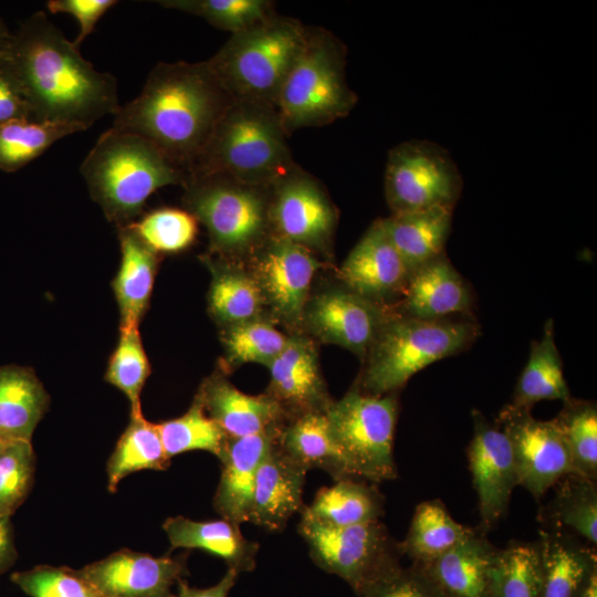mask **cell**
Here are the masks:
<instances>
[{
	"label": "cell",
	"instance_id": "6da1fadb",
	"mask_svg": "<svg viewBox=\"0 0 597 597\" xmlns=\"http://www.w3.org/2000/svg\"><path fill=\"white\" fill-rule=\"evenodd\" d=\"M0 54L21 82L31 121L86 130L122 106L116 78L85 60L43 11L21 22Z\"/></svg>",
	"mask_w": 597,
	"mask_h": 597
},
{
	"label": "cell",
	"instance_id": "7a4b0ae2",
	"mask_svg": "<svg viewBox=\"0 0 597 597\" xmlns=\"http://www.w3.org/2000/svg\"><path fill=\"white\" fill-rule=\"evenodd\" d=\"M231 102L207 62H160L112 127L150 140L187 175Z\"/></svg>",
	"mask_w": 597,
	"mask_h": 597
},
{
	"label": "cell",
	"instance_id": "3957f363",
	"mask_svg": "<svg viewBox=\"0 0 597 597\" xmlns=\"http://www.w3.org/2000/svg\"><path fill=\"white\" fill-rule=\"evenodd\" d=\"M80 171L92 199L119 228L134 222L159 188L184 186L188 177L150 140L113 127L98 137Z\"/></svg>",
	"mask_w": 597,
	"mask_h": 597
},
{
	"label": "cell",
	"instance_id": "277c9868",
	"mask_svg": "<svg viewBox=\"0 0 597 597\" xmlns=\"http://www.w3.org/2000/svg\"><path fill=\"white\" fill-rule=\"evenodd\" d=\"M274 106L231 100L188 175L219 174L271 187L295 166Z\"/></svg>",
	"mask_w": 597,
	"mask_h": 597
},
{
	"label": "cell",
	"instance_id": "5b68a950",
	"mask_svg": "<svg viewBox=\"0 0 597 597\" xmlns=\"http://www.w3.org/2000/svg\"><path fill=\"white\" fill-rule=\"evenodd\" d=\"M479 333V325L469 320L389 314L366 354L356 384L373 396L398 392L418 371L467 349Z\"/></svg>",
	"mask_w": 597,
	"mask_h": 597
},
{
	"label": "cell",
	"instance_id": "8992f818",
	"mask_svg": "<svg viewBox=\"0 0 597 597\" xmlns=\"http://www.w3.org/2000/svg\"><path fill=\"white\" fill-rule=\"evenodd\" d=\"M308 30L277 14L230 39L207 64L231 100L275 107L281 87L302 53Z\"/></svg>",
	"mask_w": 597,
	"mask_h": 597
},
{
	"label": "cell",
	"instance_id": "52a82bcc",
	"mask_svg": "<svg viewBox=\"0 0 597 597\" xmlns=\"http://www.w3.org/2000/svg\"><path fill=\"white\" fill-rule=\"evenodd\" d=\"M356 102L345 76L343 44L325 30L310 29L275 104L285 132L333 123L348 115Z\"/></svg>",
	"mask_w": 597,
	"mask_h": 597
},
{
	"label": "cell",
	"instance_id": "ba28073f",
	"mask_svg": "<svg viewBox=\"0 0 597 597\" xmlns=\"http://www.w3.org/2000/svg\"><path fill=\"white\" fill-rule=\"evenodd\" d=\"M184 188V202L206 227L213 251L226 255L254 252L270 237V187L219 174H191Z\"/></svg>",
	"mask_w": 597,
	"mask_h": 597
},
{
	"label": "cell",
	"instance_id": "9c48e42d",
	"mask_svg": "<svg viewBox=\"0 0 597 597\" xmlns=\"http://www.w3.org/2000/svg\"><path fill=\"white\" fill-rule=\"evenodd\" d=\"M398 407L397 392L373 396L355 383L327 408L332 437L353 478L376 484L398 476L394 458Z\"/></svg>",
	"mask_w": 597,
	"mask_h": 597
},
{
	"label": "cell",
	"instance_id": "30bf717a",
	"mask_svg": "<svg viewBox=\"0 0 597 597\" xmlns=\"http://www.w3.org/2000/svg\"><path fill=\"white\" fill-rule=\"evenodd\" d=\"M297 530L313 562L344 579L359 597L401 567L400 542L380 520L331 526L302 516Z\"/></svg>",
	"mask_w": 597,
	"mask_h": 597
},
{
	"label": "cell",
	"instance_id": "8fae6325",
	"mask_svg": "<svg viewBox=\"0 0 597 597\" xmlns=\"http://www.w3.org/2000/svg\"><path fill=\"white\" fill-rule=\"evenodd\" d=\"M462 189L461 174L442 146L421 139L404 142L388 154L385 195L391 213L453 209Z\"/></svg>",
	"mask_w": 597,
	"mask_h": 597
},
{
	"label": "cell",
	"instance_id": "7c38bea8",
	"mask_svg": "<svg viewBox=\"0 0 597 597\" xmlns=\"http://www.w3.org/2000/svg\"><path fill=\"white\" fill-rule=\"evenodd\" d=\"M273 235L306 249H329L337 224L336 208L323 187L296 165L270 187Z\"/></svg>",
	"mask_w": 597,
	"mask_h": 597
},
{
	"label": "cell",
	"instance_id": "4fadbf2b",
	"mask_svg": "<svg viewBox=\"0 0 597 597\" xmlns=\"http://www.w3.org/2000/svg\"><path fill=\"white\" fill-rule=\"evenodd\" d=\"M531 410L507 404L496 423L511 446L519 485L540 501L562 476L574 472L568 448L556 425L534 418Z\"/></svg>",
	"mask_w": 597,
	"mask_h": 597
},
{
	"label": "cell",
	"instance_id": "5bb4252c",
	"mask_svg": "<svg viewBox=\"0 0 597 597\" xmlns=\"http://www.w3.org/2000/svg\"><path fill=\"white\" fill-rule=\"evenodd\" d=\"M471 416L473 436L467 455L478 496V528L488 534L506 516L519 476L511 446L500 426L490 422L478 409Z\"/></svg>",
	"mask_w": 597,
	"mask_h": 597
},
{
	"label": "cell",
	"instance_id": "9a60e30c",
	"mask_svg": "<svg viewBox=\"0 0 597 597\" xmlns=\"http://www.w3.org/2000/svg\"><path fill=\"white\" fill-rule=\"evenodd\" d=\"M255 252L252 275L264 304L279 320L290 324L300 322L314 274L321 266L314 252L273 234Z\"/></svg>",
	"mask_w": 597,
	"mask_h": 597
},
{
	"label": "cell",
	"instance_id": "2e32d148",
	"mask_svg": "<svg viewBox=\"0 0 597 597\" xmlns=\"http://www.w3.org/2000/svg\"><path fill=\"white\" fill-rule=\"evenodd\" d=\"M187 555L154 557L123 548L77 572L101 597H176L172 585L189 574Z\"/></svg>",
	"mask_w": 597,
	"mask_h": 597
},
{
	"label": "cell",
	"instance_id": "e0dca14e",
	"mask_svg": "<svg viewBox=\"0 0 597 597\" xmlns=\"http://www.w3.org/2000/svg\"><path fill=\"white\" fill-rule=\"evenodd\" d=\"M304 315L308 327L320 339L342 346L365 359L389 313L379 303L344 286L313 297Z\"/></svg>",
	"mask_w": 597,
	"mask_h": 597
},
{
	"label": "cell",
	"instance_id": "ac0fdd59",
	"mask_svg": "<svg viewBox=\"0 0 597 597\" xmlns=\"http://www.w3.org/2000/svg\"><path fill=\"white\" fill-rule=\"evenodd\" d=\"M339 277L346 287L379 304L402 294L409 274L383 219L376 220L352 249Z\"/></svg>",
	"mask_w": 597,
	"mask_h": 597
},
{
	"label": "cell",
	"instance_id": "d6986e66",
	"mask_svg": "<svg viewBox=\"0 0 597 597\" xmlns=\"http://www.w3.org/2000/svg\"><path fill=\"white\" fill-rule=\"evenodd\" d=\"M196 398L229 438L280 432L289 421L272 396L244 394L219 374L202 383Z\"/></svg>",
	"mask_w": 597,
	"mask_h": 597
},
{
	"label": "cell",
	"instance_id": "ffe728a7",
	"mask_svg": "<svg viewBox=\"0 0 597 597\" xmlns=\"http://www.w3.org/2000/svg\"><path fill=\"white\" fill-rule=\"evenodd\" d=\"M268 367L271 375L268 394L282 406L289 421L306 412L326 411L333 402L321 376L315 345L306 337L287 338Z\"/></svg>",
	"mask_w": 597,
	"mask_h": 597
},
{
	"label": "cell",
	"instance_id": "44dd1931",
	"mask_svg": "<svg viewBox=\"0 0 597 597\" xmlns=\"http://www.w3.org/2000/svg\"><path fill=\"white\" fill-rule=\"evenodd\" d=\"M306 473L281 449L276 438L256 470L249 522L270 532L283 531L290 517L305 506Z\"/></svg>",
	"mask_w": 597,
	"mask_h": 597
},
{
	"label": "cell",
	"instance_id": "7402d4cb",
	"mask_svg": "<svg viewBox=\"0 0 597 597\" xmlns=\"http://www.w3.org/2000/svg\"><path fill=\"white\" fill-rule=\"evenodd\" d=\"M498 552L486 534L473 527L461 542L421 567L446 597H492Z\"/></svg>",
	"mask_w": 597,
	"mask_h": 597
},
{
	"label": "cell",
	"instance_id": "603a6c76",
	"mask_svg": "<svg viewBox=\"0 0 597 597\" xmlns=\"http://www.w3.org/2000/svg\"><path fill=\"white\" fill-rule=\"evenodd\" d=\"M399 314L420 320H442L471 314L473 296L468 282L442 254L410 274Z\"/></svg>",
	"mask_w": 597,
	"mask_h": 597
},
{
	"label": "cell",
	"instance_id": "cb8c5ba5",
	"mask_svg": "<svg viewBox=\"0 0 597 597\" xmlns=\"http://www.w3.org/2000/svg\"><path fill=\"white\" fill-rule=\"evenodd\" d=\"M280 432L229 438L213 506L222 519L249 522L258 467Z\"/></svg>",
	"mask_w": 597,
	"mask_h": 597
},
{
	"label": "cell",
	"instance_id": "d4e9b609",
	"mask_svg": "<svg viewBox=\"0 0 597 597\" xmlns=\"http://www.w3.org/2000/svg\"><path fill=\"white\" fill-rule=\"evenodd\" d=\"M542 579L538 597H579L597 573L596 547L561 530L538 531Z\"/></svg>",
	"mask_w": 597,
	"mask_h": 597
},
{
	"label": "cell",
	"instance_id": "484cf974",
	"mask_svg": "<svg viewBox=\"0 0 597 597\" xmlns=\"http://www.w3.org/2000/svg\"><path fill=\"white\" fill-rule=\"evenodd\" d=\"M163 528L171 548H197L222 558L238 574L252 572L256 565L259 545L247 540L239 524L226 519L192 521L184 516L167 519Z\"/></svg>",
	"mask_w": 597,
	"mask_h": 597
},
{
	"label": "cell",
	"instance_id": "4316f807",
	"mask_svg": "<svg viewBox=\"0 0 597 597\" xmlns=\"http://www.w3.org/2000/svg\"><path fill=\"white\" fill-rule=\"evenodd\" d=\"M118 238L122 258L112 286L121 315L119 327L138 326L149 304L158 256L128 224L119 228Z\"/></svg>",
	"mask_w": 597,
	"mask_h": 597
},
{
	"label": "cell",
	"instance_id": "83f0119b",
	"mask_svg": "<svg viewBox=\"0 0 597 597\" xmlns=\"http://www.w3.org/2000/svg\"><path fill=\"white\" fill-rule=\"evenodd\" d=\"M452 210H427L391 213L383 219L386 232L410 276L427 262L444 254L451 231Z\"/></svg>",
	"mask_w": 597,
	"mask_h": 597
},
{
	"label": "cell",
	"instance_id": "f1b7e54d",
	"mask_svg": "<svg viewBox=\"0 0 597 597\" xmlns=\"http://www.w3.org/2000/svg\"><path fill=\"white\" fill-rule=\"evenodd\" d=\"M49 402L46 390L31 368L0 367V436L4 439L31 441Z\"/></svg>",
	"mask_w": 597,
	"mask_h": 597
},
{
	"label": "cell",
	"instance_id": "f546056e",
	"mask_svg": "<svg viewBox=\"0 0 597 597\" xmlns=\"http://www.w3.org/2000/svg\"><path fill=\"white\" fill-rule=\"evenodd\" d=\"M552 488V499L538 510L541 528L566 531L596 547L597 482L568 473Z\"/></svg>",
	"mask_w": 597,
	"mask_h": 597
},
{
	"label": "cell",
	"instance_id": "4dcf8cb0",
	"mask_svg": "<svg viewBox=\"0 0 597 597\" xmlns=\"http://www.w3.org/2000/svg\"><path fill=\"white\" fill-rule=\"evenodd\" d=\"M277 443L307 471L325 470L335 481L353 478L332 437L326 411H311L291 419L281 429Z\"/></svg>",
	"mask_w": 597,
	"mask_h": 597
},
{
	"label": "cell",
	"instance_id": "1f68e13d",
	"mask_svg": "<svg viewBox=\"0 0 597 597\" xmlns=\"http://www.w3.org/2000/svg\"><path fill=\"white\" fill-rule=\"evenodd\" d=\"M385 498L375 483L355 478L336 480L322 488L302 516L331 526H349L379 521L384 515Z\"/></svg>",
	"mask_w": 597,
	"mask_h": 597
},
{
	"label": "cell",
	"instance_id": "d6a6232c",
	"mask_svg": "<svg viewBox=\"0 0 597 597\" xmlns=\"http://www.w3.org/2000/svg\"><path fill=\"white\" fill-rule=\"evenodd\" d=\"M572 398L563 374L562 358L554 339L553 320L544 326L540 341H533L528 360L516 383L512 396L515 407L532 409L541 400Z\"/></svg>",
	"mask_w": 597,
	"mask_h": 597
},
{
	"label": "cell",
	"instance_id": "836d02e7",
	"mask_svg": "<svg viewBox=\"0 0 597 597\" xmlns=\"http://www.w3.org/2000/svg\"><path fill=\"white\" fill-rule=\"evenodd\" d=\"M473 527L457 522L439 499L419 503L400 547L412 564L425 566L461 542Z\"/></svg>",
	"mask_w": 597,
	"mask_h": 597
},
{
	"label": "cell",
	"instance_id": "e575fe53",
	"mask_svg": "<svg viewBox=\"0 0 597 597\" xmlns=\"http://www.w3.org/2000/svg\"><path fill=\"white\" fill-rule=\"evenodd\" d=\"M205 262L212 270L208 296L211 315L228 326L260 318L264 300L254 276L208 256Z\"/></svg>",
	"mask_w": 597,
	"mask_h": 597
},
{
	"label": "cell",
	"instance_id": "d590c367",
	"mask_svg": "<svg viewBox=\"0 0 597 597\" xmlns=\"http://www.w3.org/2000/svg\"><path fill=\"white\" fill-rule=\"evenodd\" d=\"M169 464L157 426L147 421L142 412L130 415L107 462L108 491L114 493L118 483L133 472L166 470Z\"/></svg>",
	"mask_w": 597,
	"mask_h": 597
},
{
	"label": "cell",
	"instance_id": "8d00e7d4",
	"mask_svg": "<svg viewBox=\"0 0 597 597\" xmlns=\"http://www.w3.org/2000/svg\"><path fill=\"white\" fill-rule=\"evenodd\" d=\"M78 132L83 129L74 125L31 119L0 124V170L14 172L55 142Z\"/></svg>",
	"mask_w": 597,
	"mask_h": 597
},
{
	"label": "cell",
	"instance_id": "74e56055",
	"mask_svg": "<svg viewBox=\"0 0 597 597\" xmlns=\"http://www.w3.org/2000/svg\"><path fill=\"white\" fill-rule=\"evenodd\" d=\"M542 558L538 541H511L499 548L492 574V597H538Z\"/></svg>",
	"mask_w": 597,
	"mask_h": 597
},
{
	"label": "cell",
	"instance_id": "f35d334b",
	"mask_svg": "<svg viewBox=\"0 0 597 597\" xmlns=\"http://www.w3.org/2000/svg\"><path fill=\"white\" fill-rule=\"evenodd\" d=\"M568 448L573 472L597 482V405L572 397L552 419Z\"/></svg>",
	"mask_w": 597,
	"mask_h": 597
},
{
	"label": "cell",
	"instance_id": "ab89813d",
	"mask_svg": "<svg viewBox=\"0 0 597 597\" xmlns=\"http://www.w3.org/2000/svg\"><path fill=\"white\" fill-rule=\"evenodd\" d=\"M156 426L169 459L179 453L203 450L220 460L226 452L229 437L207 415L196 397L181 417Z\"/></svg>",
	"mask_w": 597,
	"mask_h": 597
},
{
	"label": "cell",
	"instance_id": "60d3db41",
	"mask_svg": "<svg viewBox=\"0 0 597 597\" xmlns=\"http://www.w3.org/2000/svg\"><path fill=\"white\" fill-rule=\"evenodd\" d=\"M119 339L105 373V380L123 391L130 415L140 413V392L150 374L138 326L119 327Z\"/></svg>",
	"mask_w": 597,
	"mask_h": 597
},
{
	"label": "cell",
	"instance_id": "b9f144b4",
	"mask_svg": "<svg viewBox=\"0 0 597 597\" xmlns=\"http://www.w3.org/2000/svg\"><path fill=\"white\" fill-rule=\"evenodd\" d=\"M160 6L198 15L232 34L250 29L274 15L265 0H165Z\"/></svg>",
	"mask_w": 597,
	"mask_h": 597
},
{
	"label": "cell",
	"instance_id": "7bdbcfd3",
	"mask_svg": "<svg viewBox=\"0 0 597 597\" xmlns=\"http://www.w3.org/2000/svg\"><path fill=\"white\" fill-rule=\"evenodd\" d=\"M222 341L227 365L259 363L269 366L286 345L287 337L270 323L256 318L228 326Z\"/></svg>",
	"mask_w": 597,
	"mask_h": 597
},
{
	"label": "cell",
	"instance_id": "ee69618b",
	"mask_svg": "<svg viewBox=\"0 0 597 597\" xmlns=\"http://www.w3.org/2000/svg\"><path fill=\"white\" fill-rule=\"evenodd\" d=\"M155 252L176 253L196 239L198 220L188 210L159 208L128 224Z\"/></svg>",
	"mask_w": 597,
	"mask_h": 597
},
{
	"label": "cell",
	"instance_id": "f6af8a7d",
	"mask_svg": "<svg viewBox=\"0 0 597 597\" xmlns=\"http://www.w3.org/2000/svg\"><path fill=\"white\" fill-rule=\"evenodd\" d=\"M31 441L10 440L0 450V516H10L28 498L34 480Z\"/></svg>",
	"mask_w": 597,
	"mask_h": 597
},
{
	"label": "cell",
	"instance_id": "bcb514c9",
	"mask_svg": "<svg viewBox=\"0 0 597 597\" xmlns=\"http://www.w3.org/2000/svg\"><path fill=\"white\" fill-rule=\"evenodd\" d=\"M10 579L30 597H101L77 570L65 566L38 565L12 573Z\"/></svg>",
	"mask_w": 597,
	"mask_h": 597
},
{
	"label": "cell",
	"instance_id": "7dc6e473",
	"mask_svg": "<svg viewBox=\"0 0 597 597\" xmlns=\"http://www.w3.org/2000/svg\"><path fill=\"white\" fill-rule=\"evenodd\" d=\"M360 597H446L426 570L416 564L399 567Z\"/></svg>",
	"mask_w": 597,
	"mask_h": 597
},
{
	"label": "cell",
	"instance_id": "c3c4849f",
	"mask_svg": "<svg viewBox=\"0 0 597 597\" xmlns=\"http://www.w3.org/2000/svg\"><path fill=\"white\" fill-rule=\"evenodd\" d=\"M117 3L115 0H50L46 8L51 13L70 14L78 21L80 31L73 42L80 48L98 20Z\"/></svg>",
	"mask_w": 597,
	"mask_h": 597
},
{
	"label": "cell",
	"instance_id": "681fc988",
	"mask_svg": "<svg viewBox=\"0 0 597 597\" xmlns=\"http://www.w3.org/2000/svg\"><path fill=\"white\" fill-rule=\"evenodd\" d=\"M30 118L29 104L13 67L0 54V124Z\"/></svg>",
	"mask_w": 597,
	"mask_h": 597
},
{
	"label": "cell",
	"instance_id": "f907efd6",
	"mask_svg": "<svg viewBox=\"0 0 597 597\" xmlns=\"http://www.w3.org/2000/svg\"><path fill=\"white\" fill-rule=\"evenodd\" d=\"M239 574L231 568L216 585L208 588H196L188 585L184 579L178 580L176 597H228L231 588L234 586Z\"/></svg>",
	"mask_w": 597,
	"mask_h": 597
},
{
	"label": "cell",
	"instance_id": "816d5d0a",
	"mask_svg": "<svg viewBox=\"0 0 597 597\" xmlns=\"http://www.w3.org/2000/svg\"><path fill=\"white\" fill-rule=\"evenodd\" d=\"M17 558L11 517L0 516V574L6 573Z\"/></svg>",
	"mask_w": 597,
	"mask_h": 597
},
{
	"label": "cell",
	"instance_id": "f5cc1de1",
	"mask_svg": "<svg viewBox=\"0 0 597 597\" xmlns=\"http://www.w3.org/2000/svg\"><path fill=\"white\" fill-rule=\"evenodd\" d=\"M579 597H597V573L591 576Z\"/></svg>",
	"mask_w": 597,
	"mask_h": 597
},
{
	"label": "cell",
	"instance_id": "db71d44e",
	"mask_svg": "<svg viewBox=\"0 0 597 597\" xmlns=\"http://www.w3.org/2000/svg\"><path fill=\"white\" fill-rule=\"evenodd\" d=\"M11 32L8 29L6 22L0 19V53L6 49L11 38Z\"/></svg>",
	"mask_w": 597,
	"mask_h": 597
},
{
	"label": "cell",
	"instance_id": "11a10c76",
	"mask_svg": "<svg viewBox=\"0 0 597 597\" xmlns=\"http://www.w3.org/2000/svg\"><path fill=\"white\" fill-rule=\"evenodd\" d=\"M10 441V440H7L4 439L2 436H0V450L4 447V444Z\"/></svg>",
	"mask_w": 597,
	"mask_h": 597
}]
</instances>
